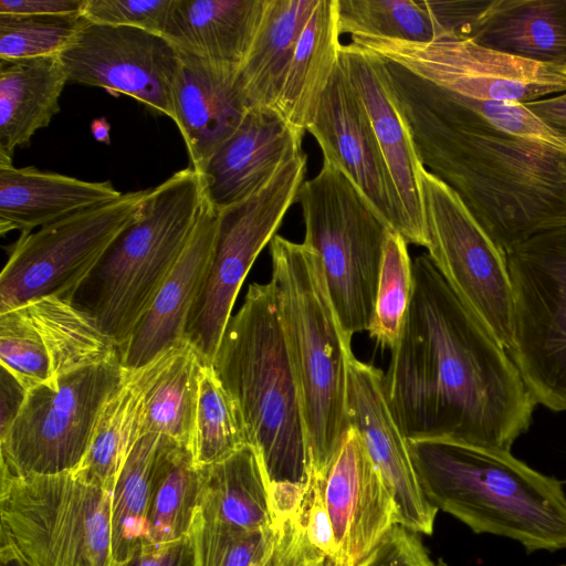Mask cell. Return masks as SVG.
Here are the masks:
<instances>
[{"mask_svg":"<svg viewBox=\"0 0 566 566\" xmlns=\"http://www.w3.org/2000/svg\"><path fill=\"white\" fill-rule=\"evenodd\" d=\"M384 374L390 410L409 441L511 451L537 405L509 352L458 298L428 253Z\"/></svg>","mask_w":566,"mask_h":566,"instance_id":"6da1fadb","label":"cell"},{"mask_svg":"<svg viewBox=\"0 0 566 566\" xmlns=\"http://www.w3.org/2000/svg\"><path fill=\"white\" fill-rule=\"evenodd\" d=\"M374 56L421 165L458 193L505 255L566 223L565 153L496 128L455 94Z\"/></svg>","mask_w":566,"mask_h":566,"instance_id":"7a4b0ae2","label":"cell"},{"mask_svg":"<svg viewBox=\"0 0 566 566\" xmlns=\"http://www.w3.org/2000/svg\"><path fill=\"white\" fill-rule=\"evenodd\" d=\"M428 500L475 534L520 543L527 553L566 548V493L511 451L446 440L409 441Z\"/></svg>","mask_w":566,"mask_h":566,"instance_id":"3957f363","label":"cell"},{"mask_svg":"<svg viewBox=\"0 0 566 566\" xmlns=\"http://www.w3.org/2000/svg\"><path fill=\"white\" fill-rule=\"evenodd\" d=\"M212 366L241 410L271 484H303L310 469L307 433L271 282L249 285Z\"/></svg>","mask_w":566,"mask_h":566,"instance_id":"277c9868","label":"cell"},{"mask_svg":"<svg viewBox=\"0 0 566 566\" xmlns=\"http://www.w3.org/2000/svg\"><path fill=\"white\" fill-rule=\"evenodd\" d=\"M272 283L295 374L307 433L310 469L326 475L350 422L347 359L318 253L275 234L270 242Z\"/></svg>","mask_w":566,"mask_h":566,"instance_id":"5b68a950","label":"cell"},{"mask_svg":"<svg viewBox=\"0 0 566 566\" xmlns=\"http://www.w3.org/2000/svg\"><path fill=\"white\" fill-rule=\"evenodd\" d=\"M203 195L201 177L191 167L149 188L140 216L114 240L70 297L119 349L179 259Z\"/></svg>","mask_w":566,"mask_h":566,"instance_id":"8992f818","label":"cell"},{"mask_svg":"<svg viewBox=\"0 0 566 566\" xmlns=\"http://www.w3.org/2000/svg\"><path fill=\"white\" fill-rule=\"evenodd\" d=\"M306 245L321 256L345 339L368 332L388 226L347 175L323 160L298 191Z\"/></svg>","mask_w":566,"mask_h":566,"instance_id":"52a82bcc","label":"cell"},{"mask_svg":"<svg viewBox=\"0 0 566 566\" xmlns=\"http://www.w3.org/2000/svg\"><path fill=\"white\" fill-rule=\"evenodd\" d=\"M112 493L73 472L3 479L0 545L31 566H113Z\"/></svg>","mask_w":566,"mask_h":566,"instance_id":"ba28073f","label":"cell"},{"mask_svg":"<svg viewBox=\"0 0 566 566\" xmlns=\"http://www.w3.org/2000/svg\"><path fill=\"white\" fill-rule=\"evenodd\" d=\"M125 371L117 356L31 388L11 428L0 437L1 480L73 472Z\"/></svg>","mask_w":566,"mask_h":566,"instance_id":"9c48e42d","label":"cell"},{"mask_svg":"<svg viewBox=\"0 0 566 566\" xmlns=\"http://www.w3.org/2000/svg\"><path fill=\"white\" fill-rule=\"evenodd\" d=\"M306 166L307 156L301 153L258 191L219 211L212 258L185 331L205 364L212 365L247 274L297 201Z\"/></svg>","mask_w":566,"mask_h":566,"instance_id":"30bf717a","label":"cell"},{"mask_svg":"<svg viewBox=\"0 0 566 566\" xmlns=\"http://www.w3.org/2000/svg\"><path fill=\"white\" fill-rule=\"evenodd\" d=\"M514 296L510 355L537 405L566 411V223L506 254Z\"/></svg>","mask_w":566,"mask_h":566,"instance_id":"8fae6325","label":"cell"},{"mask_svg":"<svg viewBox=\"0 0 566 566\" xmlns=\"http://www.w3.org/2000/svg\"><path fill=\"white\" fill-rule=\"evenodd\" d=\"M148 190L123 193L21 233L0 275V313L46 296L70 300L114 240L140 216Z\"/></svg>","mask_w":566,"mask_h":566,"instance_id":"7c38bea8","label":"cell"},{"mask_svg":"<svg viewBox=\"0 0 566 566\" xmlns=\"http://www.w3.org/2000/svg\"><path fill=\"white\" fill-rule=\"evenodd\" d=\"M419 177L428 255L458 298L510 354L514 296L506 255L451 187L423 166Z\"/></svg>","mask_w":566,"mask_h":566,"instance_id":"4fadbf2b","label":"cell"},{"mask_svg":"<svg viewBox=\"0 0 566 566\" xmlns=\"http://www.w3.org/2000/svg\"><path fill=\"white\" fill-rule=\"evenodd\" d=\"M352 43L463 97L525 104L566 90L564 73L471 40L415 43L353 35Z\"/></svg>","mask_w":566,"mask_h":566,"instance_id":"5bb4252c","label":"cell"},{"mask_svg":"<svg viewBox=\"0 0 566 566\" xmlns=\"http://www.w3.org/2000/svg\"><path fill=\"white\" fill-rule=\"evenodd\" d=\"M57 56L67 82L126 94L175 119L174 85L180 56L163 35L86 20Z\"/></svg>","mask_w":566,"mask_h":566,"instance_id":"9a60e30c","label":"cell"},{"mask_svg":"<svg viewBox=\"0 0 566 566\" xmlns=\"http://www.w3.org/2000/svg\"><path fill=\"white\" fill-rule=\"evenodd\" d=\"M307 132L391 231L405 237L401 203L368 114L340 61ZM405 239V238H403Z\"/></svg>","mask_w":566,"mask_h":566,"instance_id":"2e32d148","label":"cell"},{"mask_svg":"<svg viewBox=\"0 0 566 566\" xmlns=\"http://www.w3.org/2000/svg\"><path fill=\"white\" fill-rule=\"evenodd\" d=\"M336 555L328 566H368L397 525L392 494L350 426L324 480Z\"/></svg>","mask_w":566,"mask_h":566,"instance_id":"e0dca14e","label":"cell"},{"mask_svg":"<svg viewBox=\"0 0 566 566\" xmlns=\"http://www.w3.org/2000/svg\"><path fill=\"white\" fill-rule=\"evenodd\" d=\"M347 409L354 427L388 485L397 510V525L417 534L431 535L438 509L426 496L410 450L384 389V373L358 360L347 359Z\"/></svg>","mask_w":566,"mask_h":566,"instance_id":"ac0fdd59","label":"cell"},{"mask_svg":"<svg viewBox=\"0 0 566 566\" xmlns=\"http://www.w3.org/2000/svg\"><path fill=\"white\" fill-rule=\"evenodd\" d=\"M303 137L275 109L247 111L200 174L207 199L220 211L248 198L303 153Z\"/></svg>","mask_w":566,"mask_h":566,"instance_id":"d6986e66","label":"cell"},{"mask_svg":"<svg viewBox=\"0 0 566 566\" xmlns=\"http://www.w3.org/2000/svg\"><path fill=\"white\" fill-rule=\"evenodd\" d=\"M218 224L219 211L203 195L197 222L179 259L119 349L125 369H137L186 340L187 319L212 258Z\"/></svg>","mask_w":566,"mask_h":566,"instance_id":"ffe728a7","label":"cell"},{"mask_svg":"<svg viewBox=\"0 0 566 566\" xmlns=\"http://www.w3.org/2000/svg\"><path fill=\"white\" fill-rule=\"evenodd\" d=\"M339 61L368 114L394 180L406 224L405 240L427 249L419 169L409 129L381 76L377 59L360 46L342 44Z\"/></svg>","mask_w":566,"mask_h":566,"instance_id":"44dd1931","label":"cell"},{"mask_svg":"<svg viewBox=\"0 0 566 566\" xmlns=\"http://www.w3.org/2000/svg\"><path fill=\"white\" fill-rule=\"evenodd\" d=\"M179 56L174 122L184 138L189 167L200 175L247 111L235 92L234 74L192 56L180 53Z\"/></svg>","mask_w":566,"mask_h":566,"instance_id":"7402d4cb","label":"cell"},{"mask_svg":"<svg viewBox=\"0 0 566 566\" xmlns=\"http://www.w3.org/2000/svg\"><path fill=\"white\" fill-rule=\"evenodd\" d=\"M268 0H176L163 36L180 54L237 76Z\"/></svg>","mask_w":566,"mask_h":566,"instance_id":"603a6c76","label":"cell"},{"mask_svg":"<svg viewBox=\"0 0 566 566\" xmlns=\"http://www.w3.org/2000/svg\"><path fill=\"white\" fill-rule=\"evenodd\" d=\"M109 181H85L35 167L17 168L0 157V232H31L122 197Z\"/></svg>","mask_w":566,"mask_h":566,"instance_id":"cb8c5ba5","label":"cell"},{"mask_svg":"<svg viewBox=\"0 0 566 566\" xmlns=\"http://www.w3.org/2000/svg\"><path fill=\"white\" fill-rule=\"evenodd\" d=\"M468 40L564 73L566 0H492Z\"/></svg>","mask_w":566,"mask_h":566,"instance_id":"d4e9b609","label":"cell"},{"mask_svg":"<svg viewBox=\"0 0 566 566\" xmlns=\"http://www.w3.org/2000/svg\"><path fill=\"white\" fill-rule=\"evenodd\" d=\"M339 36L337 0H318L298 38L274 105L303 136L339 62Z\"/></svg>","mask_w":566,"mask_h":566,"instance_id":"484cf974","label":"cell"},{"mask_svg":"<svg viewBox=\"0 0 566 566\" xmlns=\"http://www.w3.org/2000/svg\"><path fill=\"white\" fill-rule=\"evenodd\" d=\"M199 469L197 515L202 521L243 532L273 526L271 482L252 446Z\"/></svg>","mask_w":566,"mask_h":566,"instance_id":"4316f807","label":"cell"},{"mask_svg":"<svg viewBox=\"0 0 566 566\" xmlns=\"http://www.w3.org/2000/svg\"><path fill=\"white\" fill-rule=\"evenodd\" d=\"M66 83L57 55L0 60V157L12 159L51 123Z\"/></svg>","mask_w":566,"mask_h":566,"instance_id":"83f0119b","label":"cell"},{"mask_svg":"<svg viewBox=\"0 0 566 566\" xmlns=\"http://www.w3.org/2000/svg\"><path fill=\"white\" fill-rule=\"evenodd\" d=\"M318 0H268L234 88L245 111L272 108L298 38Z\"/></svg>","mask_w":566,"mask_h":566,"instance_id":"f1b7e54d","label":"cell"},{"mask_svg":"<svg viewBox=\"0 0 566 566\" xmlns=\"http://www.w3.org/2000/svg\"><path fill=\"white\" fill-rule=\"evenodd\" d=\"M147 364L125 376L103 406L80 465L78 479L106 489L114 488L129 452L145 433Z\"/></svg>","mask_w":566,"mask_h":566,"instance_id":"f546056e","label":"cell"},{"mask_svg":"<svg viewBox=\"0 0 566 566\" xmlns=\"http://www.w3.org/2000/svg\"><path fill=\"white\" fill-rule=\"evenodd\" d=\"M203 360L184 340L147 364L145 433L190 448Z\"/></svg>","mask_w":566,"mask_h":566,"instance_id":"4dcf8cb0","label":"cell"},{"mask_svg":"<svg viewBox=\"0 0 566 566\" xmlns=\"http://www.w3.org/2000/svg\"><path fill=\"white\" fill-rule=\"evenodd\" d=\"M200 483V469L190 448L160 436L147 513L149 544L174 542L191 533Z\"/></svg>","mask_w":566,"mask_h":566,"instance_id":"1f68e13d","label":"cell"},{"mask_svg":"<svg viewBox=\"0 0 566 566\" xmlns=\"http://www.w3.org/2000/svg\"><path fill=\"white\" fill-rule=\"evenodd\" d=\"M23 306L46 348L53 379L120 356L116 344L69 300L46 296Z\"/></svg>","mask_w":566,"mask_h":566,"instance_id":"d6a6232c","label":"cell"},{"mask_svg":"<svg viewBox=\"0 0 566 566\" xmlns=\"http://www.w3.org/2000/svg\"><path fill=\"white\" fill-rule=\"evenodd\" d=\"M159 440L157 433L144 434L116 478L112 493L113 566L124 563L142 546L149 544L147 513Z\"/></svg>","mask_w":566,"mask_h":566,"instance_id":"836d02e7","label":"cell"},{"mask_svg":"<svg viewBox=\"0 0 566 566\" xmlns=\"http://www.w3.org/2000/svg\"><path fill=\"white\" fill-rule=\"evenodd\" d=\"M340 34L386 38L415 43L447 40L429 1L337 0Z\"/></svg>","mask_w":566,"mask_h":566,"instance_id":"e575fe53","label":"cell"},{"mask_svg":"<svg viewBox=\"0 0 566 566\" xmlns=\"http://www.w3.org/2000/svg\"><path fill=\"white\" fill-rule=\"evenodd\" d=\"M249 443L241 410L212 365L203 364L190 450L198 468L220 462Z\"/></svg>","mask_w":566,"mask_h":566,"instance_id":"d590c367","label":"cell"},{"mask_svg":"<svg viewBox=\"0 0 566 566\" xmlns=\"http://www.w3.org/2000/svg\"><path fill=\"white\" fill-rule=\"evenodd\" d=\"M403 237L389 231L384 247L373 318L368 329L370 338L392 350L401 336L413 292V270Z\"/></svg>","mask_w":566,"mask_h":566,"instance_id":"8d00e7d4","label":"cell"},{"mask_svg":"<svg viewBox=\"0 0 566 566\" xmlns=\"http://www.w3.org/2000/svg\"><path fill=\"white\" fill-rule=\"evenodd\" d=\"M82 14H0V60L57 55L86 22Z\"/></svg>","mask_w":566,"mask_h":566,"instance_id":"74e56055","label":"cell"},{"mask_svg":"<svg viewBox=\"0 0 566 566\" xmlns=\"http://www.w3.org/2000/svg\"><path fill=\"white\" fill-rule=\"evenodd\" d=\"M0 361L28 390L53 379L46 348L23 305L0 313Z\"/></svg>","mask_w":566,"mask_h":566,"instance_id":"f35d334b","label":"cell"},{"mask_svg":"<svg viewBox=\"0 0 566 566\" xmlns=\"http://www.w3.org/2000/svg\"><path fill=\"white\" fill-rule=\"evenodd\" d=\"M199 566H260L274 535L272 527L243 532L202 521L191 530Z\"/></svg>","mask_w":566,"mask_h":566,"instance_id":"ab89813d","label":"cell"},{"mask_svg":"<svg viewBox=\"0 0 566 566\" xmlns=\"http://www.w3.org/2000/svg\"><path fill=\"white\" fill-rule=\"evenodd\" d=\"M176 0H85L82 14L91 22L130 27L163 35Z\"/></svg>","mask_w":566,"mask_h":566,"instance_id":"60d3db41","label":"cell"},{"mask_svg":"<svg viewBox=\"0 0 566 566\" xmlns=\"http://www.w3.org/2000/svg\"><path fill=\"white\" fill-rule=\"evenodd\" d=\"M298 509H274V535L260 566H327L325 555L310 542Z\"/></svg>","mask_w":566,"mask_h":566,"instance_id":"b9f144b4","label":"cell"},{"mask_svg":"<svg viewBox=\"0 0 566 566\" xmlns=\"http://www.w3.org/2000/svg\"><path fill=\"white\" fill-rule=\"evenodd\" d=\"M457 96L468 107L476 112L482 118L496 128L511 135L545 143L566 154V147L524 104L510 101H486L460 95Z\"/></svg>","mask_w":566,"mask_h":566,"instance_id":"7bdbcfd3","label":"cell"},{"mask_svg":"<svg viewBox=\"0 0 566 566\" xmlns=\"http://www.w3.org/2000/svg\"><path fill=\"white\" fill-rule=\"evenodd\" d=\"M325 475L308 470L300 501V520L310 542L321 551L327 566L336 555L335 539L324 496Z\"/></svg>","mask_w":566,"mask_h":566,"instance_id":"ee69618b","label":"cell"},{"mask_svg":"<svg viewBox=\"0 0 566 566\" xmlns=\"http://www.w3.org/2000/svg\"><path fill=\"white\" fill-rule=\"evenodd\" d=\"M419 534L396 525L368 566H434Z\"/></svg>","mask_w":566,"mask_h":566,"instance_id":"f6af8a7d","label":"cell"},{"mask_svg":"<svg viewBox=\"0 0 566 566\" xmlns=\"http://www.w3.org/2000/svg\"><path fill=\"white\" fill-rule=\"evenodd\" d=\"M115 566H199L192 533L169 543L147 544Z\"/></svg>","mask_w":566,"mask_h":566,"instance_id":"bcb514c9","label":"cell"},{"mask_svg":"<svg viewBox=\"0 0 566 566\" xmlns=\"http://www.w3.org/2000/svg\"><path fill=\"white\" fill-rule=\"evenodd\" d=\"M0 437L14 422L28 394V389L4 367H0Z\"/></svg>","mask_w":566,"mask_h":566,"instance_id":"7dc6e473","label":"cell"},{"mask_svg":"<svg viewBox=\"0 0 566 566\" xmlns=\"http://www.w3.org/2000/svg\"><path fill=\"white\" fill-rule=\"evenodd\" d=\"M85 0H0V14H69L82 12Z\"/></svg>","mask_w":566,"mask_h":566,"instance_id":"c3c4849f","label":"cell"},{"mask_svg":"<svg viewBox=\"0 0 566 566\" xmlns=\"http://www.w3.org/2000/svg\"><path fill=\"white\" fill-rule=\"evenodd\" d=\"M524 105L566 147V93Z\"/></svg>","mask_w":566,"mask_h":566,"instance_id":"681fc988","label":"cell"},{"mask_svg":"<svg viewBox=\"0 0 566 566\" xmlns=\"http://www.w3.org/2000/svg\"><path fill=\"white\" fill-rule=\"evenodd\" d=\"M0 566H31L11 547L0 545Z\"/></svg>","mask_w":566,"mask_h":566,"instance_id":"f907efd6","label":"cell"},{"mask_svg":"<svg viewBox=\"0 0 566 566\" xmlns=\"http://www.w3.org/2000/svg\"><path fill=\"white\" fill-rule=\"evenodd\" d=\"M91 129L96 140L107 144L109 143L111 126L105 118L94 119L92 122Z\"/></svg>","mask_w":566,"mask_h":566,"instance_id":"816d5d0a","label":"cell"},{"mask_svg":"<svg viewBox=\"0 0 566 566\" xmlns=\"http://www.w3.org/2000/svg\"><path fill=\"white\" fill-rule=\"evenodd\" d=\"M434 566H449V565L443 559H438V560H436Z\"/></svg>","mask_w":566,"mask_h":566,"instance_id":"f5cc1de1","label":"cell"},{"mask_svg":"<svg viewBox=\"0 0 566 566\" xmlns=\"http://www.w3.org/2000/svg\"><path fill=\"white\" fill-rule=\"evenodd\" d=\"M564 74L566 75V70L564 71Z\"/></svg>","mask_w":566,"mask_h":566,"instance_id":"db71d44e","label":"cell"},{"mask_svg":"<svg viewBox=\"0 0 566 566\" xmlns=\"http://www.w3.org/2000/svg\"><path fill=\"white\" fill-rule=\"evenodd\" d=\"M559 566H565V565H559Z\"/></svg>","mask_w":566,"mask_h":566,"instance_id":"11a10c76","label":"cell"}]
</instances>
